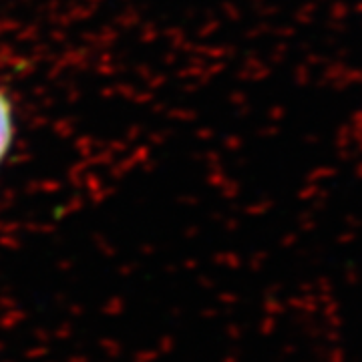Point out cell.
<instances>
[{
  "label": "cell",
  "mask_w": 362,
  "mask_h": 362,
  "mask_svg": "<svg viewBox=\"0 0 362 362\" xmlns=\"http://www.w3.org/2000/svg\"><path fill=\"white\" fill-rule=\"evenodd\" d=\"M14 137V119H13V105L4 90L0 89V163L8 153Z\"/></svg>",
  "instance_id": "cell-1"
}]
</instances>
